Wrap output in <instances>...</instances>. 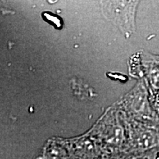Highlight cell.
<instances>
[{
	"mask_svg": "<svg viewBox=\"0 0 159 159\" xmlns=\"http://www.w3.org/2000/svg\"><path fill=\"white\" fill-rule=\"evenodd\" d=\"M139 3V1L102 2V12L128 38L136 31V13Z\"/></svg>",
	"mask_w": 159,
	"mask_h": 159,
	"instance_id": "1",
	"label": "cell"
},
{
	"mask_svg": "<svg viewBox=\"0 0 159 159\" xmlns=\"http://www.w3.org/2000/svg\"><path fill=\"white\" fill-rule=\"evenodd\" d=\"M133 144L136 150H149L159 145V134L152 130H137L133 136Z\"/></svg>",
	"mask_w": 159,
	"mask_h": 159,
	"instance_id": "2",
	"label": "cell"
}]
</instances>
